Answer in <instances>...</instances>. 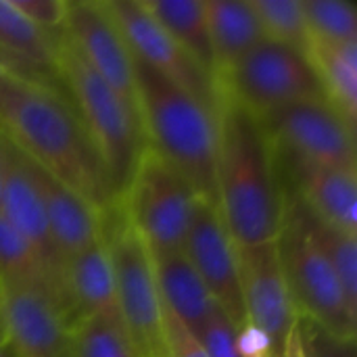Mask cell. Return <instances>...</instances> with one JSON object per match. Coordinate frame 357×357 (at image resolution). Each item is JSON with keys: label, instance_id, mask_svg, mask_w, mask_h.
Returning a JSON list of instances; mask_svg holds the SVG:
<instances>
[{"label": "cell", "instance_id": "cell-1", "mask_svg": "<svg viewBox=\"0 0 357 357\" xmlns=\"http://www.w3.org/2000/svg\"><path fill=\"white\" fill-rule=\"evenodd\" d=\"M0 132L102 218L121 203L90 134L61 86L6 71L0 88Z\"/></svg>", "mask_w": 357, "mask_h": 357}, {"label": "cell", "instance_id": "cell-2", "mask_svg": "<svg viewBox=\"0 0 357 357\" xmlns=\"http://www.w3.org/2000/svg\"><path fill=\"white\" fill-rule=\"evenodd\" d=\"M215 207L236 247L278 241L287 192L268 134L253 113L220 94Z\"/></svg>", "mask_w": 357, "mask_h": 357}, {"label": "cell", "instance_id": "cell-3", "mask_svg": "<svg viewBox=\"0 0 357 357\" xmlns=\"http://www.w3.org/2000/svg\"><path fill=\"white\" fill-rule=\"evenodd\" d=\"M134 79L146 146L182 174L199 199L215 205V111L136 56Z\"/></svg>", "mask_w": 357, "mask_h": 357}, {"label": "cell", "instance_id": "cell-4", "mask_svg": "<svg viewBox=\"0 0 357 357\" xmlns=\"http://www.w3.org/2000/svg\"><path fill=\"white\" fill-rule=\"evenodd\" d=\"M54 67L63 92L90 134L107 167L113 190L121 201L136 163L146 149L138 111L92 71L63 29L56 38Z\"/></svg>", "mask_w": 357, "mask_h": 357}, {"label": "cell", "instance_id": "cell-5", "mask_svg": "<svg viewBox=\"0 0 357 357\" xmlns=\"http://www.w3.org/2000/svg\"><path fill=\"white\" fill-rule=\"evenodd\" d=\"M278 249L297 316L333 339L356 343L357 314L349 307L331 264L312 238L301 203L287 207Z\"/></svg>", "mask_w": 357, "mask_h": 357}, {"label": "cell", "instance_id": "cell-6", "mask_svg": "<svg viewBox=\"0 0 357 357\" xmlns=\"http://www.w3.org/2000/svg\"><path fill=\"white\" fill-rule=\"evenodd\" d=\"M117 291V310L136 357H167L163 341V303L151 253L126 220L121 205L102 218Z\"/></svg>", "mask_w": 357, "mask_h": 357}, {"label": "cell", "instance_id": "cell-7", "mask_svg": "<svg viewBox=\"0 0 357 357\" xmlns=\"http://www.w3.org/2000/svg\"><path fill=\"white\" fill-rule=\"evenodd\" d=\"M197 192L153 149H144L121 197V211L151 253L184 251Z\"/></svg>", "mask_w": 357, "mask_h": 357}, {"label": "cell", "instance_id": "cell-8", "mask_svg": "<svg viewBox=\"0 0 357 357\" xmlns=\"http://www.w3.org/2000/svg\"><path fill=\"white\" fill-rule=\"evenodd\" d=\"M222 96L264 117L293 102L324 98L320 82L305 54L264 40L218 77Z\"/></svg>", "mask_w": 357, "mask_h": 357}, {"label": "cell", "instance_id": "cell-9", "mask_svg": "<svg viewBox=\"0 0 357 357\" xmlns=\"http://www.w3.org/2000/svg\"><path fill=\"white\" fill-rule=\"evenodd\" d=\"M259 121L278 157L293 163L356 169V128L326 98L287 105Z\"/></svg>", "mask_w": 357, "mask_h": 357}, {"label": "cell", "instance_id": "cell-10", "mask_svg": "<svg viewBox=\"0 0 357 357\" xmlns=\"http://www.w3.org/2000/svg\"><path fill=\"white\" fill-rule=\"evenodd\" d=\"M0 215L36 249L56 289L63 318L71 328V305L63 264L52 245L36 163L0 132Z\"/></svg>", "mask_w": 357, "mask_h": 357}, {"label": "cell", "instance_id": "cell-11", "mask_svg": "<svg viewBox=\"0 0 357 357\" xmlns=\"http://www.w3.org/2000/svg\"><path fill=\"white\" fill-rule=\"evenodd\" d=\"M102 6L138 61L218 113L220 90L215 79L182 50L138 0H102Z\"/></svg>", "mask_w": 357, "mask_h": 357}, {"label": "cell", "instance_id": "cell-12", "mask_svg": "<svg viewBox=\"0 0 357 357\" xmlns=\"http://www.w3.org/2000/svg\"><path fill=\"white\" fill-rule=\"evenodd\" d=\"M236 251L245 318L270 337L276 354L282 357L287 335L299 316L287 282L278 241L236 247Z\"/></svg>", "mask_w": 357, "mask_h": 357}, {"label": "cell", "instance_id": "cell-13", "mask_svg": "<svg viewBox=\"0 0 357 357\" xmlns=\"http://www.w3.org/2000/svg\"><path fill=\"white\" fill-rule=\"evenodd\" d=\"M184 255L201 276L218 307L238 331L247 322L241 295L238 251L218 213V207L203 199H197L184 241Z\"/></svg>", "mask_w": 357, "mask_h": 357}, {"label": "cell", "instance_id": "cell-14", "mask_svg": "<svg viewBox=\"0 0 357 357\" xmlns=\"http://www.w3.org/2000/svg\"><path fill=\"white\" fill-rule=\"evenodd\" d=\"M63 33L92 71L138 111L134 54L102 0L69 2Z\"/></svg>", "mask_w": 357, "mask_h": 357}, {"label": "cell", "instance_id": "cell-15", "mask_svg": "<svg viewBox=\"0 0 357 357\" xmlns=\"http://www.w3.org/2000/svg\"><path fill=\"white\" fill-rule=\"evenodd\" d=\"M0 307L15 357H73L69 326L46 295L0 289Z\"/></svg>", "mask_w": 357, "mask_h": 357}, {"label": "cell", "instance_id": "cell-16", "mask_svg": "<svg viewBox=\"0 0 357 357\" xmlns=\"http://www.w3.org/2000/svg\"><path fill=\"white\" fill-rule=\"evenodd\" d=\"M56 38L59 31L40 29L23 17L10 0H0V65L6 71L61 86L54 67Z\"/></svg>", "mask_w": 357, "mask_h": 357}, {"label": "cell", "instance_id": "cell-17", "mask_svg": "<svg viewBox=\"0 0 357 357\" xmlns=\"http://www.w3.org/2000/svg\"><path fill=\"white\" fill-rule=\"evenodd\" d=\"M299 203L320 222L357 232V178L351 167L293 163Z\"/></svg>", "mask_w": 357, "mask_h": 357}, {"label": "cell", "instance_id": "cell-18", "mask_svg": "<svg viewBox=\"0 0 357 357\" xmlns=\"http://www.w3.org/2000/svg\"><path fill=\"white\" fill-rule=\"evenodd\" d=\"M52 245L65 268L69 259L102 236V215L79 195L36 165Z\"/></svg>", "mask_w": 357, "mask_h": 357}, {"label": "cell", "instance_id": "cell-19", "mask_svg": "<svg viewBox=\"0 0 357 357\" xmlns=\"http://www.w3.org/2000/svg\"><path fill=\"white\" fill-rule=\"evenodd\" d=\"M151 253V251H149ZM161 303L197 337L220 310L184 251L151 253Z\"/></svg>", "mask_w": 357, "mask_h": 357}, {"label": "cell", "instance_id": "cell-20", "mask_svg": "<svg viewBox=\"0 0 357 357\" xmlns=\"http://www.w3.org/2000/svg\"><path fill=\"white\" fill-rule=\"evenodd\" d=\"M63 274L71 305V326L79 318L92 314H105L121 320L117 310L113 264L102 236L69 259Z\"/></svg>", "mask_w": 357, "mask_h": 357}, {"label": "cell", "instance_id": "cell-21", "mask_svg": "<svg viewBox=\"0 0 357 357\" xmlns=\"http://www.w3.org/2000/svg\"><path fill=\"white\" fill-rule=\"evenodd\" d=\"M215 82L266 40L251 0H205Z\"/></svg>", "mask_w": 357, "mask_h": 357}, {"label": "cell", "instance_id": "cell-22", "mask_svg": "<svg viewBox=\"0 0 357 357\" xmlns=\"http://www.w3.org/2000/svg\"><path fill=\"white\" fill-rule=\"evenodd\" d=\"M303 54L320 82L324 98L356 128L357 42H326L310 36Z\"/></svg>", "mask_w": 357, "mask_h": 357}, {"label": "cell", "instance_id": "cell-23", "mask_svg": "<svg viewBox=\"0 0 357 357\" xmlns=\"http://www.w3.org/2000/svg\"><path fill=\"white\" fill-rule=\"evenodd\" d=\"M138 2L182 46V50L215 79L205 0H138Z\"/></svg>", "mask_w": 357, "mask_h": 357}, {"label": "cell", "instance_id": "cell-24", "mask_svg": "<svg viewBox=\"0 0 357 357\" xmlns=\"http://www.w3.org/2000/svg\"><path fill=\"white\" fill-rule=\"evenodd\" d=\"M0 289H23L46 295L63 316L56 289L36 249L0 215ZM65 320V318H63Z\"/></svg>", "mask_w": 357, "mask_h": 357}, {"label": "cell", "instance_id": "cell-25", "mask_svg": "<svg viewBox=\"0 0 357 357\" xmlns=\"http://www.w3.org/2000/svg\"><path fill=\"white\" fill-rule=\"evenodd\" d=\"M305 209V207H303ZM307 226L312 232V238L316 241L318 249L324 253L326 261L331 264L349 307L357 314V234L333 228L320 220H316L307 209Z\"/></svg>", "mask_w": 357, "mask_h": 357}, {"label": "cell", "instance_id": "cell-26", "mask_svg": "<svg viewBox=\"0 0 357 357\" xmlns=\"http://www.w3.org/2000/svg\"><path fill=\"white\" fill-rule=\"evenodd\" d=\"M69 333L73 357H136L117 318L105 314L84 316Z\"/></svg>", "mask_w": 357, "mask_h": 357}, {"label": "cell", "instance_id": "cell-27", "mask_svg": "<svg viewBox=\"0 0 357 357\" xmlns=\"http://www.w3.org/2000/svg\"><path fill=\"white\" fill-rule=\"evenodd\" d=\"M266 40L305 52L310 29L303 0H251Z\"/></svg>", "mask_w": 357, "mask_h": 357}, {"label": "cell", "instance_id": "cell-28", "mask_svg": "<svg viewBox=\"0 0 357 357\" xmlns=\"http://www.w3.org/2000/svg\"><path fill=\"white\" fill-rule=\"evenodd\" d=\"M312 38L326 42H357V10L349 0H303Z\"/></svg>", "mask_w": 357, "mask_h": 357}, {"label": "cell", "instance_id": "cell-29", "mask_svg": "<svg viewBox=\"0 0 357 357\" xmlns=\"http://www.w3.org/2000/svg\"><path fill=\"white\" fill-rule=\"evenodd\" d=\"M197 339L201 341V345L205 347L209 357H238L236 343H234L236 328L222 310H218L209 318V322L203 326V331Z\"/></svg>", "mask_w": 357, "mask_h": 357}, {"label": "cell", "instance_id": "cell-30", "mask_svg": "<svg viewBox=\"0 0 357 357\" xmlns=\"http://www.w3.org/2000/svg\"><path fill=\"white\" fill-rule=\"evenodd\" d=\"M163 341L167 357H209L195 333H190L165 305H163Z\"/></svg>", "mask_w": 357, "mask_h": 357}, {"label": "cell", "instance_id": "cell-31", "mask_svg": "<svg viewBox=\"0 0 357 357\" xmlns=\"http://www.w3.org/2000/svg\"><path fill=\"white\" fill-rule=\"evenodd\" d=\"M13 6L44 31H61L67 17V0H10Z\"/></svg>", "mask_w": 357, "mask_h": 357}, {"label": "cell", "instance_id": "cell-32", "mask_svg": "<svg viewBox=\"0 0 357 357\" xmlns=\"http://www.w3.org/2000/svg\"><path fill=\"white\" fill-rule=\"evenodd\" d=\"M301 331H303V341L307 357H356V343H345L339 339H333L318 326H314L307 320H301Z\"/></svg>", "mask_w": 357, "mask_h": 357}, {"label": "cell", "instance_id": "cell-33", "mask_svg": "<svg viewBox=\"0 0 357 357\" xmlns=\"http://www.w3.org/2000/svg\"><path fill=\"white\" fill-rule=\"evenodd\" d=\"M236 354L238 357H280L276 354L270 337L251 322H245L236 331Z\"/></svg>", "mask_w": 357, "mask_h": 357}, {"label": "cell", "instance_id": "cell-34", "mask_svg": "<svg viewBox=\"0 0 357 357\" xmlns=\"http://www.w3.org/2000/svg\"><path fill=\"white\" fill-rule=\"evenodd\" d=\"M0 357H15L13 349L6 345V341H4V343H0Z\"/></svg>", "mask_w": 357, "mask_h": 357}, {"label": "cell", "instance_id": "cell-35", "mask_svg": "<svg viewBox=\"0 0 357 357\" xmlns=\"http://www.w3.org/2000/svg\"><path fill=\"white\" fill-rule=\"evenodd\" d=\"M6 341V335H4V320H2V307H0V343Z\"/></svg>", "mask_w": 357, "mask_h": 357}, {"label": "cell", "instance_id": "cell-36", "mask_svg": "<svg viewBox=\"0 0 357 357\" xmlns=\"http://www.w3.org/2000/svg\"><path fill=\"white\" fill-rule=\"evenodd\" d=\"M4 75H6V69L0 65V88H2V82H4Z\"/></svg>", "mask_w": 357, "mask_h": 357}]
</instances>
